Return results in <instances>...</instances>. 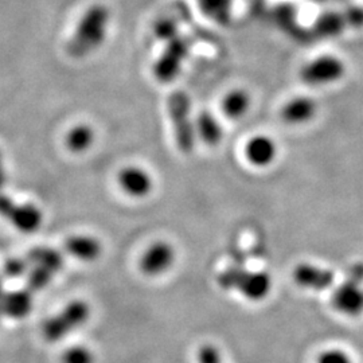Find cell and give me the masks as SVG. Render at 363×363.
<instances>
[{
    "mask_svg": "<svg viewBox=\"0 0 363 363\" xmlns=\"http://www.w3.org/2000/svg\"><path fill=\"white\" fill-rule=\"evenodd\" d=\"M111 13L103 4L91 6L82 16L77 31L67 45V52L74 58H84L99 49L106 37Z\"/></svg>",
    "mask_w": 363,
    "mask_h": 363,
    "instance_id": "obj_1",
    "label": "cell"
},
{
    "mask_svg": "<svg viewBox=\"0 0 363 363\" xmlns=\"http://www.w3.org/2000/svg\"><path fill=\"white\" fill-rule=\"evenodd\" d=\"M347 65L337 54H320L301 66L298 77L310 86H331L346 77Z\"/></svg>",
    "mask_w": 363,
    "mask_h": 363,
    "instance_id": "obj_2",
    "label": "cell"
},
{
    "mask_svg": "<svg viewBox=\"0 0 363 363\" xmlns=\"http://www.w3.org/2000/svg\"><path fill=\"white\" fill-rule=\"evenodd\" d=\"M169 116L174 127L175 142L182 154H191L194 150L195 127L191 121V103L184 91L171 93L167 101Z\"/></svg>",
    "mask_w": 363,
    "mask_h": 363,
    "instance_id": "obj_3",
    "label": "cell"
},
{
    "mask_svg": "<svg viewBox=\"0 0 363 363\" xmlns=\"http://www.w3.org/2000/svg\"><path fill=\"white\" fill-rule=\"evenodd\" d=\"M223 289H234L250 300L267 298L272 288L271 277L264 272H250L241 268H228L217 279Z\"/></svg>",
    "mask_w": 363,
    "mask_h": 363,
    "instance_id": "obj_4",
    "label": "cell"
},
{
    "mask_svg": "<svg viewBox=\"0 0 363 363\" xmlns=\"http://www.w3.org/2000/svg\"><path fill=\"white\" fill-rule=\"evenodd\" d=\"M91 318V307L86 301L74 300L69 303L58 315L50 318L43 325V337L48 342H58L72 331L85 325Z\"/></svg>",
    "mask_w": 363,
    "mask_h": 363,
    "instance_id": "obj_5",
    "label": "cell"
},
{
    "mask_svg": "<svg viewBox=\"0 0 363 363\" xmlns=\"http://www.w3.org/2000/svg\"><path fill=\"white\" fill-rule=\"evenodd\" d=\"M363 265H355L342 286L333 296V304L337 311L349 316H359L363 312Z\"/></svg>",
    "mask_w": 363,
    "mask_h": 363,
    "instance_id": "obj_6",
    "label": "cell"
},
{
    "mask_svg": "<svg viewBox=\"0 0 363 363\" xmlns=\"http://www.w3.org/2000/svg\"><path fill=\"white\" fill-rule=\"evenodd\" d=\"M0 216L10 220L18 230L23 233L37 232L43 220V216L35 205L33 203L16 205L9 196L1 194V191H0Z\"/></svg>",
    "mask_w": 363,
    "mask_h": 363,
    "instance_id": "obj_7",
    "label": "cell"
},
{
    "mask_svg": "<svg viewBox=\"0 0 363 363\" xmlns=\"http://www.w3.org/2000/svg\"><path fill=\"white\" fill-rule=\"evenodd\" d=\"M175 262V249L169 242L157 241L144 252L140 269L147 276H159L167 272Z\"/></svg>",
    "mask_w": 363,
    "mask_h": 363,
    "instance_id": "obj_8",
    "label": "cell"
},
{
    "mask_svg": "<svg viewBox=\"0 0 363 363\" xmlns=\"http://www.w3.org/2000/svg\"><path fill=\"white\" fill-rule=\"evenodd\" d=\"M318 113V103L310 96H295L283 105L280 116L289 125H304Z\"/></svg>",
    "mask_w": 363,
    "mask_h": 363,
    "instance_id": "obj_9",
    "label": "cell"
},
{
    "mask_svg": "<svg viewBox=\"0 0 363 363\" xmlns=\"http://www.w3.org/2000/svg\"><path fill=\"white\" fill-rule=\"evenodd\" d=\"M120 187L133 198H144L152 191L154 181L145 169L130 166L121 169L118 174Z\"/></svg>",
    "mask_w": 363,
    "mask_h": 363,
    "instance_id": "obj_10",
    "label": "cell"
},
{
    "mask_svg": "<svg viewBox=\"0 0 363 363\" xmlns=\"http://www.w3.org/2000/svg\"><path fill=\"white\" fill-rule=\"evenodd\" d=\"M184 45L179 40H171L167 49L160 55L155 65V76L162 82H169L177 77L182 62L186 57Z\"/></svg>",
    "mask_w": 363,
    "mask_h": 363,
    "instance_id": "obj_11",
    "label": "cell"
},
{
    "mask_svg": "<svg viewBox=\"0 0 363 363\" xmlns=\"http://www.w3.org/2000/svg\"><path fill=\"white\" fill-rule=\"evenodd\" d=\"M294 277L298 286L316 291H323L330 288L335 280V274L331 271L315 267L311 264L298 265L294 271Z\"/></svg>",
    "mask_w": 363,
    "mask_h": 363,
    "instance_id": "obj_12",
    "label": "cell"
},
{
    "mask_svg": "<svg viewBox=\"0 0 363 363\" xmlns=\"http://www.w3.org/2000/svg\"><path fill=\"white\" fill-rule=\"evenodd\" d=\"M245 156L253 166L267 167L272 164L277 156V145L272 138L267 135H256L247 140Z\"/></svg>",
    "mask_w": 363,
    "mask_h": 363,
    "instance_id": "obj_13",
    "label": "cell"
},
{
    "mask_svg": "<svg viewBox=\"0 0 363 363\" xmlns=\"http://www.w3.org/2000/svg\"><path fill=\"white\" fill-rule=\"evenodd\" d=\"M65 247L70 256L86 262L96 261L103 253L101 242L91 235H73L66 241Z\"/></svg>",
    "mask_w": 363,
    "mask_h": 363,
    "instance_id": "obj_14",
    "label": "cell"
},
{
    "mask_svg": "<svg viewBox=\"0 0 363 363\" xmlns=\"http://www.w3.org/2000/svg\"><path fill=\"white\" fill-rule=\"evenodd\" d=\"M252 106V96L242 88L228 91L220 100V111L230 120H240L247 115Z\"/></svg>",
    "mask_w": 363,
    "mask_h": 363,
    "instance_id": "obj_15",
    "label": "cell"
},
{
    "mask_svg": "<svg viewBox=\"0 0 363 363\" xmlns=\"http://www.w3.org/2000/svg\"><path fill=\"white\" fill-rule=\"evenodd\" d=\"M1 308L4 316L13 319L25 318L33 308V292L30 289H21L10 294H3Z\"/></svg>",
    "mask_w": 363,
    "mask_h": 363,
    "instance_id": "obj_16",
    "label": "cell"
},
{
    "mask_svg": "<svg viewBox=\"0 0 363 363\" xmlns=\"http://www.w3.org/2000/svg\"><path fill=\"white\" fill-rule=\"evenodd\" d=\"M195 132L202 139V142L210 147H216L222 142L223 130L220 127V121L208 111H202L194 124Z\"/></svg>",
    "mask_w": 363,
    "mask_h": 363,
    "instance_id": "obj_17",
    "label": "cell"
},
{
    "mask_svg": "<svg viewBox=\"0 0 363 363\" xmlns=\"http://www.w3.org/2000/svg\"><path fill=\"white\" fill-rule=\"evenodd\" d=\"M26 259L31 267L35 265V267L45 268L52 274L60 272L61 268L64 267L62 255L52 247H34L27 255Z\"/></svg>",
    "mask_w": 363,
    "mask_h": 363,
    "instance_id": "obj_18",
    "label": "cell"
},
{
    "mask_svg": "<svg viewBox=\"0 0 363 363\" xmlns=\"http://www.w3.org/2000/svg\"><path fill=\"white\" fill-rule=\"evenodd\" d=\"M94 142V130L86 124L76 125L66 136V145L72 152L81 154L89 150Z\"/></svg>",
    "mask_w": 363,
    "mask_h": 363,
    "instance_id": "obj_19",
    "label": "cell"
},
{
    "mask_svg": "<svg viewBox=\"0 0 363 363\" xmlns=\"http://www.w3.org/2000/svg\"><path fill=\"white\" fill-rule=\"evenodd\" d=\"M52 276L54 274L48 269L33 265L27 272V289L31 292L45 289L52 283Z\"/></svg>",
    "mask_w": 363,
    "mask_h": 363,
    "instance_id": "obj_20",
    "label": "cell"
},
{
    "mask_svg": "<svg viewBox=\"0 0 363 363\" xmlns=\"http://www.w3.org/2000/svg\"><path fill=\"white\" fill-rule=\"evenodd\" d=\"M62 363H94V355L85 346H74L64 352Z\"/></svg>",
    "mask_w": 363,
    "mask_h": 363,
    "instance_id": "obj_21",
    "label": "cell"
},
{
    "mask_svg": "<svg viewBox=\"0 0 363 363\" xmlns=\"http://www.w3.org/2000/svg\"><path fill=\"white\" fill-rule=\"evenodd\" d=\"M30 269V264L27 259H10L4 262L3 274L10 279H19L25 276Z\"/></svg>",
    "mask_w": 363,
    "mask_h": 363,
    "instance_id": "obj_22",
    "label": "cell"
},
{
    "mask_svg": "<svg viewBox=\"0 0 363 363\" xmlns=\"http://www.w3.org/2000/svg\"><path fill=\"white\" fill-rule=\"evenodd\" d=\"M318 363H352V361L347 352L339 349H331V350L323 351L319 355Z\"/></svg>",
    "mask_w": 363,
    "mask_h": 363,
    "instance_id": "obj_23",
    "label": "cell"
},
{
    "mask_svg": "<svg viewBox=\"0 0 363 363\" xmlns=\"http://www.w3.org/2000/svg\"><path fill=\"white\" fill-rule=\"evenodd\" d=\"M198 362L199 363H223L220 358V351L216 346L203 345L198 351Z\"/></svg>",
    "mask_w": 363,
    "mask_h": 363,
    "instance_id": "obj_24",
    "label": "cell"
},
{
    "mask_svg": "<svg viewBox=\"0 0 363 363\" xmlns=\"http://www.w3.org/2000/svg\"><path fill=\"white\" fill-rule=\"evenodd\" d=\"M156 35L160 39L175 38V30L169 21H163L155 27Z\"/></svg>",
    "mask_w": 363,
    "mask_h": 363,
    "instance_id": "obj_25",
    "label": "cell"
},
{
    "mask_svg": "<svg viewBox=\"0 0 363 363\" xmlns=\"http://www.w3.org/2000/svg\"><path fill=\"white\" fill-rule=\"evenodd\" d=\"M4 183H6V172H4L3 166H1V167H0V191H1V189L4 187Z\"/></svg>",
    "mask_w": 363,
    "mask_h": 363,
    "instance_id": "obj_26",
    "label": "cell"
},
{
    "mask_svg": "<svg viewBox=\"0 0 363 363\" xmlns=\"http://www.w3.org/2000/svg\"><path fill=\"white\" fill-rule=\"evenodd\" d=\"M0 294H3V284H1V277H0Z\"/></svg>",
    "mask_w": 363,
    "mask_h": 363,
    "instance_id": "obj_27",
    "label": "cell"
},
{
    "mask_svg": "<svg viewBox=\"0 0 363 363\" xmlns=\"http://www.w3.org/2000/svg\"><path fill=\"white\" fill-rule=\"evenodd\" d=\"M0 167H1V151H0Z\"/></svg>",
    "mask_w": 363,
    "mask_h": 363,
    "instance_id": "obj_28",
    "label": "cell"
}]
</instances>
